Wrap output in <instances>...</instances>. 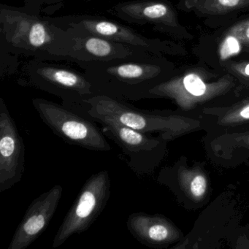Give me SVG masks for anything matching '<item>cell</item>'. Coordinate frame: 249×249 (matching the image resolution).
<instances>
[{"instance_id":"5","label":"cell","mask_w":249,"mask_h":249,"mask_svg":"<svg viewBox=\"0 0 249 249\" xmlns=\"http://www.w3.org/2000/svg\"><path fill=\"white\" fill-rule=\"evenodd\" d=\"M111 195V181L107 170L91 175L55 234L52 247L57 249L73 234L88 230L102 213Z\"/></svg>"},{"instance_id":"11","label":"cell","mask_w":249,"mask_h":249,"mask_svg":"<svg viewBox=\"0 0 249 249\" xmlns=\"http://www.w3.org/2000/svg\"><path fill=\"white\" fill-rule=\"evenodd\" d=\"M70 33V32H69ZM71 46L65 58L75 61L109 60L141 56L148 51L72 28Z\"/></svg>"},{"instance_id":"4","label":"cell","mask_w":249,"mask_h":249,"mask_svg":"<svg viewBox=\"0 0 249 249\" xmlns=\"http://www.w3.org/2000/svg\"><path fill=\"white\" fill-rule=\"evenodd\" d=\"M33 105L43 123L68 143L91 151L111 150L102 129L89 118L44 99H34Z\"/></svg>"},{"instance_id":"6","label":"cell","mask_w":249,"mask_h":249,"mask_svg":"<svg viewBox=\"0 0 249 249\" xmlns=\"http://www.w3.org/2000/svg\"><path fill=\"white\" fill-rule=\"evenodd\" d=\"M97 122L106 138L120 148L128 159L129 168L138 177L152 174L167 155L168 141L160 135L140 132L114 121Z\"/></svg>"},{"instance_id":"19","label":"cell","mask_w":249,"mask_h":249,"mask_svg":"<svg viewBox=\"0 0 249 249\" xmlns=\"http://www.w3.org/2000/svg\"><path fill=\"white\" fill-rule=\"evenodd\" d=\"M245 165H246V166H249V160H248L247 161H246V163H245Z\"/></svg>"},{"instance_id":"13","label":"cell","mask_w":249,"mask_h":249,"mask_svg":"<svg viewBox=\"0 0 249 249\" xmlns=\"http://www.w3.org/2000/svg\"><path fill=\"white\" fill-rule=\"evenodd\" d=\"M202 117L206 135L243 132L249 129V90H243L224 106L205 107Z\"/></svg>"},{"instance_id":"12","label":"cell","mask_w":249,"mask_h":249,"mask_svg":"<svg viewBox=\"0 0 249 249\" xmlns=\"http://www.w3.org/2000/svg\"><path fill=\"white\" fill-rule=\"evenodd\" d=\"M126 228L140 243L151 249H167L184 237L181 230L161 214L132 213L126 220Z\"/></svg>"},{"instance_id":"20","label":"cell","mask_w":249,"mask_h":249,"mask_svg":"<svg viewBox=\"0 0 249 249\" xmlns=\"http://www.w3.org/2000/svg\"><path fill=\"white\" fill-rule=\"evenodd\" d=\"M36 1H39V2H41V1H45V0H36Z\"/></svg>"},{"instance_id":"1","label":"cell","mask_w":249,"mask_h":249,"mask_svg":"<svg viewBox=\"0 0 249 249\" xmlns=\"http://www.w3.org/2000/svg\"><path fill=\"white\" fill-rule=\"evenodd\" d=\"M74 110L95 122L107 119L140 132L157 133L168 142L205 129L202 117L182 114L176 110H143L126 100L103 94L87 97Z\"/></svg>"},{"instance_id":"16","label":"cell","mask_w":249,"mask_h":249,"mask_svg":"<svg viewBox=\"0 0 249 249\" xmlns=\"http://www.w3.org/2000/svg\"><path fill=\"white\" fill-rule=\"evenodd\" d=\"M249 3V0H199L196 8L202 13L230 12Z\"/></svg>"},{"instance_id":"17","label":"cell","mask_w":249,"mask_h":249,"mask_svg":"<svg viewBox=\"0 0 249 249\" xmlns=\"http://www.w3.org/2000/svg\"><path fill=\"white\" fill-rule=\"evenodd\" d=\"M230 72L237 78L240 91L249 90V62L232 65L230 68Z\"/></svg>"},{"instance_id":"8","label":"cell","mask_w":249,"mask_h":249,"mask_svg":"<svg viewBox=\"0 0 249 249\" xmlns=\"http://www.w3.org/2000/svg\"><path fill=\"white\" fill-rule=\"evenodd\" d=\"M157 181L167 186L186 209H199L211 197V181L205 163L195 161L189 167L186 157L161 169Z\"/></svg>"},{"instance_id":"9","label":"cell","mask_w":249,"mask_h":249,"mask_svg":"<svg viewBox=\"0 0 249 249\" xmlns=\"http://www.w3.org/2000/svg\"><path fill=\"white\" fill-rule=\"evenodd\" d=\"M25 172V145L3 99L0 100V193L9 190Z\"/></svg>"},{"instance_id":"18","label":"cell","mask_w":249,"mask_h":249,"mask_svg":"<svg viewBox=\"0 0 249 249\" xmlns=\"http://www.w3.org/2000/svg\"><path fill=\"white\" fill-rule=\"evenodd\" d=\"M232 33L242 43L249 47V21L236 26L232 30Z\"/></svg>"},{"instance_id":"10","label":"cell","mask_w":249,"mask_h":249,"mask_svg":"<svg viewBox=\"0 0 249 249\" xmlns=\"http://www.w3.org/2000/svg\"><path fill=\"white\" fill-rule=\"evenodd\" d=\"M62 193L63 187L55 185L32 202L8 249H26L44 232L57 210Z\"/></svg>"},{"instance_id":"3","label":"cell","mask_w":249,"mask_h":249,"mask_svg":"<svg viewBox=\"0 0 249 249\" xmlns=\"http://www.w3.org/2000/svg\"><path fill=\"white\" fill-rule=\"evenodd\" d=\"M239 92L238 83L231 75L216 78L202 71H190L167 78L150 94L151 98L173 100L176 110L182 114L202 117L204 108L224 106Z\"/></svg>"},{"instance_id":"14","label":"cell","mask_w":249,"mask_h":249,"mask_svg":"<svg viewBox=\"0 0 249 249\" xmlns=\"http://www.w3.org/2000/svg\"><path fill=\"white\" fill-rule=\"evenodd\" d=\"M203 141L208 157L217 165L233 168L249 160V129L205 135Z\"/></svg>"},{"instance_id":"15","label":"cell","mask_w":249,"mask_h":249,"mask_svg":"<svg viewBox=\"0 0 249 249\" xmlns=\"http://www.w3.org/2000/svg\"><path fill=\"white\" fill-rule=\"evenodd\" d=\"M135 5L141 8V13H126V15L135 17V18L141 16V18L144 19L159 23H169L172 24L174 22V14L165 4L161 2H151Z\"/></svg>"},{"instance_id":"7","label":"cell","mask_w":249,"mask_h":249,"mask_svg":"<svg viewBox=\"0 0 249 249\" xmlns=\"http://www.w3.org/2000/svg\"><path fill=\"white\" fill-rule=\"evenodd\" d=\"M26 77L27 84L60 97L63 106L72 110L95 94L84 74L45 65L42 61L36 60L27 65Z\"/></svg>"},{"instance_id":"2","label":"cell","mask_w":249,"mask_h":249,"mask_svg":"<svg viewBox=\"0 0 249 249\" xmlns=\"http://www.w3.org/2000/svg\"><path fill=\"white\" fill-rule=\"evenodd\" d=\"M148 53L109 60L75 61L92 85L95 94L123 100L151 98V90L167 78Z\"/></svg>"}]
</instances>
